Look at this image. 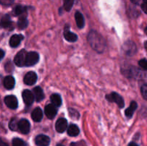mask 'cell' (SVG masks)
<instances>
[{
    "instance_id": "6da1fadb",
    "label": "cell",
    "mask_w": 147,
    "mask_h": 146,
    "mask_svg": "<svg viewBox=\"0 0 147 146\" xmlns=\"http://www.w3.org/2000/svg\"><path fill=\"white\" fill-rule=\"evenodd\" d=\"M88 42L90 47L98 53H101L104 51L106 47V41L101 34L96 31L92 30L88 35Z\"/></svg>"
},
{
    "instance_id": "7a4b0ae2",
    "label": "cell",
    "mask_w": 147,
    "mask_h": 146,
    "mask_svg": "<svg viewBox=\"0 0 147 146\" xmlns=\"http://www.w3.org/2000/svg\"><path fill=\"white\" fill-rule=\"evenodd\" d=\"M123 74L129 77H134V78H142L146 77V74L142 72V70L136 68L135 67H130L129 70H126L123 71Z\"/></svg>"
},
{
    "instance_id": "3957f363",
    "label": "cell",
    "mask_w": 147,
    "mask_h": 146,
    "mask_svg": "<svg viewBox=\"0 0 147 146\" xmlns=\"http://www.w3.org/2000/svg\"><path fill=\"white\" fill-rule=\"evenodd\" d=\"M106 97L111 102H116L120 108H123L124 107L125 104L124 101H123V99L118 93L112 92L110 94H107Z\"/></svg>"
},
{
    "instance_id": "277c9868",
    "label": "cell",
    "mask_w": 147,
    "mask_h": 146,
    "mask_svg": "<svg viewBox=\"0 0 147 146\" xmlns=\"http://www.w3.org/2000/svg\"><path fill=\"white\" fill-rule=\"evenodd\" d=\"M27 52L24 50H22L16 54L14 59L15 64L18 67H24L25 66L26 58H27Z\"/></svg>"
},
{
    "instance_id": "5b68a950",
    "label": "cell",
    "mask_w": 147,
    "mask_h": 146,
    "mask_svg": "<svg viewBox=\"0 0 147 146\" xmlns=\"http://www.w3.org/2000/svg\"><path fill=\"white\" fill-rule=\"evenodd\" d=\"M39 59H40V56H39L38 53L35 52H27L25 66L26 67H31V66L34 65L38 62Z\"/></svg>"
},
{
    "instance_id": "8992f818",
    "label": "cell",
    "mask_w": 147,
    "mask_h": 146,
    "mask_svg": "<svg viewBox=\"0 0 147 146\" xmlns=\"http://www.w3.org/2000/svg\"><path fill=\"white\" fill-rule=\"evenodd\" d=\"M123 50L127 55L133 56L136 53L137 48H136V44L133 42L128 41L125 42L124 45H123Z\"/></svg>"
},
{
    "instance_id": "52a82bcc",
    "label": "cell",
    "mask_w": 147,
    "mask_h": 146,
    "mask_svg": "<svg viewBox=\"0 0 147 146\" xmlns=\"http://www.w3.org/2000/svg\"><path fill=\"white\" fill-rule=\"evenodd\" d=\"M4 102L6 105L10 109L14 110L18 107V100L14 95L6 96L4 98Z\"/></svg>"
},
{
    "instance_id": "ba28073f",
    "label": "cell",
    "mask_w": 147,
    "mask_h": 146,
    "mask_svg": "<svg viewBox=\"0 0 147 146\" xmlns=\"http://www.w3.org/2000/svg\"><path fill=\"white\" fill-rule=\"evenodd\" d=\"M34 141L37 146H48L50 143V139L45 135H39L35 137Z\"/></svg>"
},
{
    "instance_id": "9c48e42d",
    "label": "cell",
    "mask_w": 147,
    "mask_h": 146,
    "mask_svg": "<svg viewBox=\"0 0 147 146\" xmlns=\"http://www.w3.org/2000/svg\"><path fill=\"white\" fill-rule=\"evenodd\" d=\"M22 98L24 100V103L27 105H31L33 103L34 99V93L29 90H25L22 92Z\"/></svg>"
},
{
    "instance_id": "30bf717a",
    "label": "cell",
    "mask_w": 147,
    "mask_h": 146,
    "mask_svg": "<svg viewBox=\"0 0 147 146\" xmlns=\"http://www.w3.org/2000/svg\"><path fill=\"white\" fill-rule=\"evenodd\" d=\"M37 76L34 72H30L25 74L24 77V82L27 85H32L34 84L37 82Z\"/></svg>"
},
{
    "instance_id": "8fae6325",
    "label": "cell",
    "mask_w": 147,
    "mask_h": 146,
    "mask_svg": "<svg viewBox=\"0 0 147 146\" xmlns=\"http://www.w3.org/2000/svg\"><path fill=\"white\" fill-rule=\"evenodd\" d=\"M19 130L23 134H27L29 133L30 130V122L26 119H22L19 121L18 125Z\"/></svg>"
},
{
    "instance_id": "7c38bea8",
    "label": "cell",
    "mask_w": 147,
    "mask_h": 146,
    "mask_svg": "<svg viewBox=\"0 0 147 146\" xmlns=\"http://www.w3.org/2000/svg\"><path fill=\"white\" fill-rule=\"evenodd\" d=\"M45 113L46 116L49 119H53L56 116L57 113V110L56 106L53 104H49L45 108Z\"/></svg>"
},
{
    "instance_id": "4fadbf2b",
    "label": "cell",
    "mask_w": 147,
    "mask_h": 146,
    "mask_svg": "<svg viewBox=\"0 0 147 146\" xmlns=\"http://www.w3.org/2000/svg\"><path fill=\"white\" fill-rule=\"evenodd\" d=\"M67 128V121L65 118H60L55 123V129L57 132L62 133H64Z\"/></svg>"
},
{
    "instance_id": "5bb4252c",
    "label": "cell",
    "mask_w": 147,
    "mask_h": 146,
    "mask_svg": "<svg viewBox=\"0 0 147 146\" xmlns=\"http://www.w3.org/2000/svg\"><path fill=\"white\" fill-rule=\"evenodd\" d=\"M4 86L7 90H11L14 87L15 85V80L12 76H7L4 79Z\"/></svg>"
},
{
    "instance_id": "9a60e30c",
    "label": "cell",
    "mask_w": 147,
    "mask_h": 146,
    "mask_svg": "<svg viewBox=\"0 0 147 146\" xmlns=\"http://www.w3.org/2000/svg\"><path fill=\"white\" fill-rule=\"evenodd\" d=\"M23 40V36L21 34H14L9 40V45L11 47H17Z\"/></svg>"
},
{
    "instance_id": "2e32d148",
    "label": "cell",
    "mask_w": 147,
    "mask_h": 146,
    "mask_svg": "<svg viewBox=\"0 0 147 146\" xmlns=\"http://www.w3.org/2000/svg\"><path fill=\"white\" fill-rule=\"evenodd\" d=\"M31 117L32 119L34 122L41 121L43 117V113L41 109H40V107H36V108L32 112Z\"/></svg>"
},
{
    "instance_id": "e0dca14e",
    "label": "cell",
    "mask_w": 147,
    "mask_h": 146,
    "mask_svg": "<svg viewBox=\"0 0 147 146\" xmlns=\"http://www.w3.org/2000/svg\"><path fill=\"white\" fill-rule=\"evenodd\" d=\"M137 107H138V104L135 101H132L131 102L129 107L125 110V115H126V116L128 117V118H131V117L133 116L134 113V112L136 111Z\"/></svg>"
},
{
    "instance_id": "ac0fdd59",
    "label": "cell",
    "mask_w": 147,
    "mask_h": 146,
    "mask_svg": "<svg viewBox=\"0 0 147 146\" xmlns=\"http://www.w3.org/2000/svg\"><path fill=\"white\" fill-rule=\"evenodd\" d=\"M33 93L34 95V99L37 102H40L45 98V94L42 89L40 87H34L33 90Z\"/></svg>"
},
{
    "instance_id": "d6986e66",
    "label": "cell",
    "mask_w": 147,
    "mask_h": 146,
    "mask_svg": "<svg viewBox=\"0 0 147 146\" xmlns=\"http://www.w3.org/2000/svg\"><path fill=\"white\" fill-rule=\"evenodd\" d=\"M64 37L67 41L70 42H74L78 40V36L75 33L71 32L69 30V28H65L64 31Z\"/></svg>"
},
{
    "instance_id": "ffe728a7",
    "label": "cell",
    "mask_w": 147,
    "mask_h": 146,
    "mask_svg": "<svg viewBox=\"0 0 147 146\" xmlns=\"http://www.w3.org/2000/svg\"><path fill=\"white\" fill-rule=\"evenodd\" d=\"M75 18H76V24H77L78 27L80 29L83 28L85 26V20L83 14L80 11H77L76 14H75Z\"/></svg>"
},
{
    "instance_id": "44dd1931",
    "label": "cell",
    "mask_w": 147,
    "mask_h": 146,
    "mask_svg": "<svg viewBox=\"0 0 147 146\" xmlns=\"http://www.w3.org/2000/svg\"><path fill=\"white\" fill-rule=\"evenodd\" d=\"M79 133H80V129L76 125L71 124L67 128V134L71 137H76L78 135Z\"/></svg>"
},
{
    "instance_id": "7402d4cb",
    "label": "cell",
    "mask_w": 147,
    "mask_h": 146,
    "mask_svg": "<svg viewBox=\"0 0 147 146\" xmlns=\"http://www.w3.org/2000/svg\"><path fill=\"white\" fill-rule=\"evenodd\" d=\"M11 20L10 19V17L7 14L4 15V17L1 18V21H0V25L4 28H9L11 26Z\"/></svg>"
},
{
    "instance_id": "603a6c76",
    "label": "cell",
    "mask_w": 147,
    "mask_h": 146,
    "mask_svg": "<svg viewBox=\"0 0 147 146\" xmlns=\"http://www.w3.org/2000/svg\"><path fill=\"white\" fill-rule=\"evenodd\" d=\"M50 100L52 102V104H54L56 107H60L62 104V99L60 94H53L50 97Z\"/></svg>"
},
{
    "instance_id": "cb8c5ba5",
    "label": "cell",
    "mask_w": 147,
    "mask_h": 146,
    "mask_svg": "<svg viewBox=\"0 0 147 146\" xmlns=\"http://www.w3.org/2000/svg\"><path fill=\"white\" fill-rule=\"evenodd\" d=\"M28 25V20L25 17H21L17 21V26L20 29H24Z\"/></svg>"
},
{
    "instance_id": "d4e9b609",
    "label": "cell",
    "mask_w": 147,
    "mask_h": 146,
    "mask_svg": "<svg viewBox=\"0 0 147 146\" xmlns=\"http://www.w3.org/2000/svg\"><path fill=\"white\" fill-rule=\"evenodd\" d=\"M27 11V7H24L22 5H17V7L14 8V14L16 15H22L24 13L26 12Z\"/></svg>"
},
{
    "instance_id": "484cf974",
    "label": "cell",
    "mask_w": 147,
    "mask_h": 146,
    "mask_svg": "<svg viewBox=\"0 0 147 146\" xmlns=\"http://www.w3.org/2000/svg\"><path fill=\"white\" fill-rule=\"evenodd\" d=\"M18 125H19V121L16 118L11 119V120L9 123V128L11 129L13 131H17V130H19L18 128Z\"/></svg>"
},
{
    "instance_id": "4316f807",
    "label": "cell",
    "mask_w": 147,
    "mask_h": 146,
    "mask_svg": "<svg viewBox=\"0 0 147 146\" xmlns=\"http://www.w3.org/2000/svg\"><path fill=\"white\" fill-rule=\"evenodd\" d=\"M64 1V9L67 11H69L71 10L72 7H73V4H74L75 0H63Z\"/></svg>"
},
{
    "instance_id": "83f0119b",
    "label": "cell",
    "mask_w": 147,
    "mask_h": 146,
    "mask_svg": "<svg viewBox=\"0 0 147 146\" xmlns=\"http://www.w3.org/2000/svg\"><path fill=\"white\" fill-rule=\"evenodd\" d=\"M12 146H27V144L22 139L14 138L12 140Z\"/></svg>"
},
{
    "instance_id": "f1b7e54d",
    "label": "cell",
    "mask_w": 147,
    "mask_h": 146,
    "mask_svg": "<svg viewBox=\"0 0 147 146\" xmlns=\"http://www.w3.org/2000/svg\"><path fill=\"white\" fill-rule=\"evenodd\" d=\"M141 93L144 100H147V84H144L141 87Z\"/></svg>"
},
{
    "instance_id": "f546056e",
    "label": "cell",
    "mask_w": 147,
    "mask_h": 146,
    "mask_svg": "<svg viewBox=\"0 0 147 146\" xmlns=\"http://www.w3.org/2000/svg\"><path fill=\"white\" fill-rule=\"evenodd\" d=\"M68 111H69V113H70V117H73V118L76 119V120L79 118V116H80V115H79V113H78L76 110H75L74 109L70 108L68 110Z\"/></svg>"
},
{
    "instance_id": "4dcf8cb0",
    "label": "cell",
    "mask_w": 147,
    "mask_h": 146,
    "mask_svg": "<svg viewBox=\"0 0 147 146\" xmlns=\"http://www.w3.org/2000/svg\"><path fill=\"white\" fill-rule=\"evenodd\" d=\"M139 65L140 66L143 70L147 71V60H146V59H142V60H139Z\"/></svg>"
},
{
    "instance_id": "1f68e13d",
    "label": "cell",
    "mask_w": 147,
    "mask_h": 146,
    "mask_svg": "<svg viewBox=\"0 0 147 146\" xmlns=\"http://www.w3.org/2000/svg\"><path fill=\"white\" fill-rule=\"evenodd\" d=\"M14 0H0V4L4 6H9L14 3Z\"/></svg>"
},
{
    "instance_id": "d6a6232c",
    "label": "cell",
    "mask_w": 147,
    "mask_h": 146,
    "mask_svg": "<svg viewBox=\"0 0 147 146\" xmlns=\"http://www.w3.org/2000/svg\"><path fill=\"white\" fill-rule=\"evenodd\" d=\"M142 9L143 10L144 12L145 13V14H147V4H145V3H143V4H142Z\"/></svg>"
},
{
    "instance_id": "836d02e7",
    "label": "cell",
    "mask_w": 147,
    "mask_h": 146,
    "mask_svg": "<svg viewBox=\"0 0 147 146\" xmlns=\"http://www.w3.org/2000/svg\"><path fill=\"white\" fill-rule=\"evenodd\" d=\"M0 146H9L7 143L4 141L1 138H0Z\"/></svg>"
},
{
    "instance_id": "e575fe53",
    "label": "cell",
    "mask_w": 147,
    "mask_h": 146,
    "mask_svg": "<svg viewBox=\"0 0 147 146\" xmlns=\"http://www.w3.org/2000/svg\"><path fill=\"white\" fill-rule=\"evenodd\" d=\"M4 57V52L2 50H0V60H2L3 57Z\"/></svg>"
},
{
    "instance_id": "d590c367",
    "label": "cell",
    "mask_w": 147,
    "mask_h": 146,
    "mask_svg": "<svg viewBox=\"0 0 147 146\" xmlns=\"http://www.w3.org/2000/svg\"><path fill=\"white\" fill-rule=\"evenodd\" d=\"M128 146H139V145L136 144V143H134V142H131V143H129Z\"/></svg>"
},
{
    "instance_id": "8d00e7d4",
    "label": "cell",
    "mask_w": 147,
    "mask_h": 146,
    "mask_svg": "<svg viewBox=\"0 0 147 146\" xmlns=\"http://www.w3.org/2000/svg\"><path fill=\"white\" fill-rule=\"evenodd\" d=\"M144 47H145V49H146V50H147V41L145 42V43H144Z\"/></svg>"
},
{
    "instance_id": "74e56055",
    "label": "cell",
    "mask_w": 147,
    "mask_h": 146,
    "mask_svg": "<svg viewBox=\"0 0 147 146\" xmlns=\"http://www.w3.org/2000/svg\"><path fill=\"white\" fill-rule=\"evenodd\" d=\"M144 31H145V33H146V34L147 35V26H146V28H145V30H144Z\"/></svg>"
},
{
    "instance_id": "f35d334b",
    "label": "cell",
    "mask_w": 147,
    "mask_h": 146,
    "mask_svg": "<svg viewBox=\"0 0 147 146\" xmlns=\"http://www.w3.org/2000/svg\"><path fill=\"white\" fill-rule=\"evenodd\" d=\"M144 3H145V4H147V0H143Z\"/></svg>"
},
{
    "instance_id": "ab89813d",
    "label": "cell",
    "mask_w": 147,
    "mask_h": 146,
    "mask_svg": "<svg viewBox=\"0 0 147 146\" xmlns=\"http://www.w3.org/2000/svg\"><path fill=\"white\" fill-rule=\"evenodd\" d=\"M57 146H64V145H61V144H59V145H57Z\"/></svg>"
}]
</instances>
